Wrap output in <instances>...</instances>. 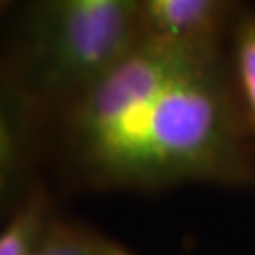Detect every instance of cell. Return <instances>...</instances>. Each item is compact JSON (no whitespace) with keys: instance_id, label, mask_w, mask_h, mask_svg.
I'll list each match as a JSON object with an SVG mask.
<instances>
[{"instance_id":"1","label":"cell","mask_w":255,"mask_h":255,"mask_svg":"<svg viewBox=\"0 0 255 255\" xmlns=\"http://www.w3.org/2000/svg\"><path fill=\"white\" fill-rule=\"evenodd\" d=\"M70 132L93 172L128 185L216 172L235 144L212 64L153 42L76 99Z\"/></svg>"},{"instance_id":"2","label":"cell","mask_w":255,"mask_h":255,"mask_svg":"<svg viewBox=\"0 0 255 255\" xmlns=\"http://www.w3.org/2000/svg\"><path fill=\"white\" fill-rule=\"evenodd\" d=\"M30 61L40 83L76 99L144 44L142 2L51 0L28 19Z\"/></svg>"},{"instance_id":"3","label":"cell","mask_w":255,"mask_h":255,"mask_svg":"<svg viewBox=\"0 0 255 255\" xmlns=\"http://www.w3.org/2000/svg\"><path fill=\"white\" fill-rule=\"evenodd\" d=\"M227 11V4L218 0L142 2L144 42H153L212 63Z\"/></svg>"},{"instance_id":"4","label":"cell","mask_w":255,"mask_h":255,"mask_svg":"<svg viewBox=\"0 0 255 255\" xmlns=\"http://www.w3.org/2000/svg\"><path fill=\"white\" fill-rule=\"evenodd\" d=\"M46 227L42 202H28L0 233V255H32Z\"/></svg>"},{"instance_id":"5","label":"cell","mask_w":255,"mask_h":255,"mask_svg":"<svg viewBox=\"0 0 255 255\" xmlns=\"http://www.w3.org/2000/svg\"><path fill=\"white\" fill-rule=\"evenodd\" d=\"M106 244L66 225H47L32 255H104Z\"/></svg>"},{"instance_id":"6","label":"cell","mask_w":255,"mask_h":255,"mask_svg":"<svg viewBox=\"0 0 255 255\" xmlns=\"http://www.w3.org/2000/svg\"><path fill=\"white\" fill-rule=\"evenodd\" d=\"M237 70L248 116L255 127V21L246 23L238 34Z\"/></svg>"},{"instance_id":"7","label":"cell","mask_w":255,"mask_h":255,"mask_svg":"<svg viewBox=\"0 0 255 255\" xmlns=\"http://www.w3.org/2000/svg\"><path fill=\"white\" fill-rule=\"evenodd\" d=\"M17 142L4 106L0 104V201L8 191V185L15 172Z\"/></svg>"},{"instance_id":"8","label":"cell","mask_w":255,"mask_h":255,"mask_svg":"<svg viewBox=\"0 0 255 255\" xmlns=\"http://www.w3.org/2000/svg\"><path fill=\"white\" fill-rule=\"evenodd\" d=\"M104 255H128L125 250H121L118 246H112V244H106V250H104Z\"/></svg>"}]
</instances>
